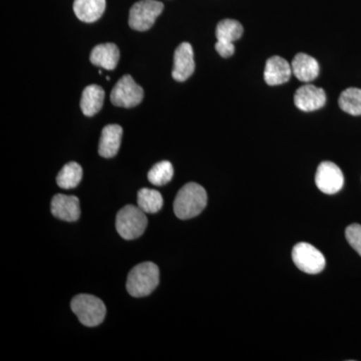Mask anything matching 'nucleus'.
<instances>
[{
	"mask_svg": "<svg viewBox=\"0 0 361 361\" xmlns=\"http://www.w3.org/2000/svg\"><path fill=\"white\" fill-rule=\"evenodd\" d=\"M71 310L82 324L94 327L104 322L106 314V305L101 299L90 294H80L71 300Z\"/></svg>",
	"mask_w": 361,
	"mask_h": 361,
	"instance_id": "4",
	"label": "nucleus"
},
{
	"mask_svg": "<svg viewBox=\"0 0 361 361\" xmlns=\"http://www.w3.org/2000/svg\"><path fill=\"white\" fill-rule=\"evenodd\" d=\"M104 90L99 85H92L85 87L80 99V109L85 116L97 115L103 108Z\"/></svg>",
	"mask_w": 361,
	"mask_h": 361,
	"instance_id": "17",
	"label": "nucleus"
},
{
	"mask_svg": "<svg viewBox=\"0 0 361 361\" xmlns=\"http://www.w3.org/2000/svg\"><path fill=\"white\" fill-rule=\"evenodd\" d=\"M292 260L299 270L307 274H318L326 265L322 252L310 243L296 244L292 250Z\"/></svg>",
	"mask_w": 361,
	"mask_h": 361,
	"instance_id": "6",
	"label": "nucleus"
},
{
	"mask_svg": "<svg viewBox=\"0 0 361 361\" xmlns=\"http://www.w3.org/2000/svg\"><path fill=\"white\" fill-rule=\"evenodd\" d=\"M194 71L193 47L189 42H183L175 51L172 77L177 82H185L193 75Z\"/></svg>",
	"mask_w": 361,
	"mask_h": 361,
	"instance_id": "10",
	"label": "nucleus"
},
{
	"mask_svg": "<svg viewBox=\"0 0 361 361\" xmlns=\"http://www.w3.org/2000/svg\"><path fill=\"white\" fill-rule=\"evenodd\" d=\"M345 237L349 245L357 252L358 255L361 256V225L348 226L345 230Z\"/></svg>",
	"mask_w": 361,
	"mask_h": 361,
	"instance_id": "23",
	"label": "nucleus"
},
{
	"mask_svg": "<svg viewBox=\"0 0 361 361\" xmlns=\"http://www.w3.org/2000/svg\"><path fill=\"white\" fill-rule=\"evenodd\" d=\"M51 213L58 219L75 222L80 219V200L75 196L58 194L52 198Z\"/></svg>",
	"mask_w": 361,
	"mask_h": 361,
	"instance_id": "11",
	"label": "nucleus"
},
{
	"mask_svg": "<svg viewBox=\"0 0 361 361\" xmlns=\"http://www.w3.org/2000/svg\"><path fill=\"white\" fill-rule=\"evenodd\" d=\"M216 51L220 54L222 58H230L234 54L235 47L233 42H222V40H217L215 45Z\"/></svg>",
	"mask_w": 361,
	"mask_h": 361,
	"instance_id": "24",
	"label": "nucleus"
},
{
	"mask_svg": "<svg viewBox=\"0 0 361 361\" xmlns=\"http://www.w3.org/2000/svg\"><path fill=\"white\" fill-rule=\"evenodd\" d=\"M292 73L291 65L288 61L280 56H272L266 61L264 80L269 85L285 84L290 80Z\"/></svg>",
	"mask_w": 361,
	"mask_h": 361,
	"instance_id": "12",
	"label": "nucleus"
},
{
	"mask_svg": "<svg viewBox=\"0 0 361 361\" xmlns=\"http://www.w3.org/2000/svg\"><path fill=\"white\" fill-rule=\"evenodd\" d=\"M206 190L197 183H189L178 192L174 202V212L180 220L191 219L206 208Z\"/></svg>",
	"mask_w": 361,
	"mask_h": 361,
	"instance_id": "1",
	"label": "nucleus"
},
{
	"mask_svg": "<svg viewBox=\"0 0 361 361\" xmlns=\"http://www.w3.org/2000/svg\"><path fill=\"white\" fill-rule=\"evenodd\" d=\"M123 128L118 125H109L104 128L99 140V154L104 158H113L118 154L122 142Z\"/></svg>",
	"mask_w": 361,
	"mask_h": 361,
	"instance_id": "13",
	"label": "nucleus"
},
{
	"mask_svg": "<svg viewBox=\"0 0 361 361\" xmlns=\"http://www.w3.org/2000/svg\"><path fill=\"white\" fill-rule=\"evenodd\" d=\"M163 11L164 4L156 0L135 2L130 11V27L137 32H146L154 25Z\"/></svg>",
	"mask_w": 361,
	"mask_h": 361,
	"instance_id": "5",
	"label": "nucleus"
},
{
	"mask_svg": "<svg viewBox=\"0 0 361 361\" xmlns=\"http://www.w3.org/2000/svg\"><path fill=\"white\" fill-rule=\"evenodd\" d=\"M82 179V168L75 161H71L59 171L56 183L63 189H73Z\"/></svg>",
	"mask_w": 361,
	"mask_h": 361,
	"instance_id": "18",
	"label": "nucleus"
},
{
	"mask_svg": "<svg viewBox=\"0 0 361 361\" xmlns=\"http://www.w3.org/2000/svg\"><path fill=\"white\" fill-rule=\"evenodd\" d=\"M148 226L146 213L139 206L127 205L116 214V228L125 240L139 238Z\"/></svg>",
	"mask_w": 361,
	"mask_h": 361,
	"instance_id": "3",
	"label": "nucleus"
},
{
	"mask_svg": "<svg viewBox=\"0 0 361 361\" xmlns=\"http://www.w3.org/2000/svg\"><path fill=\"white\" fill-rule=\"evenodd\" d=\"M106 9V0H75L73 11L80 21L94 23L102 18Z\"/></svg>",
	"mask_w": 361,
	"mask_h": 361,
	"instance_id": "16",
	"label": "nucleus"
},
{
	"mask_svg": "<svg viewBox=\"0 0 361 361\" xmlns=\"http://www.w3.org/2000/svg\"><path fill=\"white\" fill-rule=\"evenodd\" d=\"M163 205V197H161L160 192L148 189V188H142L137 192V206L145 213H158Z\"/></svg>",
	"mask_w": 361,
	"mask_h": 361,
	"instance_id": "19",
	"label": "nucleus"
},
{
	"mask_svg": "<svg viewBox=\"0 0 361 361\" xmlns=\"http://www.w3.org/2000/svg\"><path fill=\"white\" fill-rule=\"evenodd\" d=\"M90 63L104 70L113 71L118 66L120 51L115 44L97 45L90 52Z\"/></svg>",
	"mask_w": 361,
	"mask_h": 361,
	"instance_id": "14",
	"label": "nucleus"
},
{
	"mask_svg": "<svg viewBox=\"0 0 361 361\" xmlns=\"http://www.w3.org/2000/svg\"><path fill=\"white\" fill-rule=\"evenodd\" d=\"M144 90L135 84L130 75L120 78L111 92V102L114 106L130 109L142 103Z\"/></svg>",
	"mask_w": 361,
	"mask_h": 361,
	"instance_id": "7",
	"label": "nucleus"
},
{
	"mask_svg": "<svg viewBox=\"0 0 361 361\" xmlns=\"http://www.w3.org/2000/svg\"><path fill=\"white\" fill-rule=\"evenodd\" d=\"M315 184L322 193H338L344 185V177L341 168L332 161H323L316 171Z\"/></svg>",
	"mask_w": 361,
	"mask_h": 361,
	"instance_id": "8",
	"label": "nucleus"
},
{
	"mask_svg": "<svg viewBox=\"0 0 361 361\" xmlns=\"http://www.w3.org/2000/svg\"><path fill=\"white\" fill-rule=\"evenodd\" d=\"M292 73L303 82H310L319 75V65L312 56L306 54H296L291 63Z\"/></svg>",
	"mask_w": 361,
	"mask_h": 361,
	"instance_id": "15",
	"label": "nucleus"
},
{
	"mask_svg": "<svg viewBox=\"0 0 361 361\" xmlns=\"http://www.w3.org/2000/svg\"><path fill=\"white\" fill-rule=\"evenodd\" d=\"M174 176V168L168 161L157 163L148 173V179L155 186H164L168 184Z\"/></svg>",
	"mask_w": 361,
	"mask_h": 361,
	"instance_id": "22",
	"label": "nucleus"
},
{
	"mask_svg": "<svg viewBox=\"0 0 361 361\" xmlns=\"http://www.w3.org/2000/svg\"><path fill=\"white\" fill-rule=\"evenodd\" d=\"M342 111L351 116H361V89L349 87L341 92L338 99Z\"/></svg>",
	"mask_w": 361,
	"mask_h": 361,
	"instance_id": "20",
	"label": "nucleus"
},
{
	"mask_svg": "<svg viewBox=\"0 0 361 361\" xmlns=\"http://www.w3.org/2000/svg\"><path fill=\"white\" fill-rule=\"evenodd\" d=\"M326 94L322 87L305 85L299 87L294 94V104L303 111H314L324 106Z\"/></svg>",
	"mask_w": 361,
	"mask_h": 361,
	"instance_id": "9",
	"label": "nucleus"
},
{
	"mask_svg": "<svg viewBox=\"0 0 361 361\" xmlns=\"http://www.w3.org/2000/svg\"><path fill=\"white\" fill-rule=\"evenodd\" d=\"M243 35V26L239 21L224 20L218 23L216 28V37L222 42H234Z\"/></svg>",
	"mask_w": 361,
	"mask_h": 361,
	"instance_id": "21",
	"label": "nucleus"
},
{
	"mask_svg": "<svg viewBox=\"0 0 361 361\" xmlns=\"http://www.w3.org/2000/svg\"><path fill=\"white\" fill-rule=\"evenodd\" d=\"M160 282V270L153 262H144L135 266L129 273L127 290L133 297L148 296Z\"/></svg>",
	"mask_w": 361,
	"mask_h": 361,
	"instance_id": "2",
	"label": "nucleus"
}]
</instances>
